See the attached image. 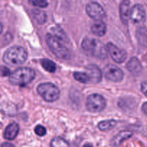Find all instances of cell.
<instances>
[{
  "instance_id": "6da1fadb",
  "label": "cell",
  "mask_w": 147,
  "mask_h": 147,
  "mask_svg": "<svg viewBox=\"0 0 147 147\" xmlns=\"http://www.w3.org/2000/svg\"><path fill=\"white\" fill-rule=\"evenodd\" d=\"M81 46L84 51L91 56L100 59L107 58L109 53L107 46L97 39L86 37L82 41Z\"/></svg>"
},
{
  "instance_id": "7a4b0ae2",
  "label": "cell",
  "mask_w": 147,
  "mask_h": 147,
  "mask_svg": "<svg viewBox=\"0 0 147 147\" xmlns=\"http://www.w3.org/2000/svg\"><path fill=\"white\" fill-rule=\"evenodd\" d=\"M27 59V50L21 46H13L4 52L3 61L11 66L22 64Z\"/></svg>"
},
{
  "instance_id": "3957f363",
  "label": "cell",
  "mask_w": 147,
  "mask_h": 147,
  "mask_svg": "<svg viewBox=\"0 0 147 147\" xmlns=\"http://www.w3.org/2000/svg\"><path fill=\"white\" fill-rule=\"evenodd\" d=\"M35 77V72L30 68H19L9 75L10 83L14 85H25L30 83Z\"/></svg>"
},
{
  "instance_id": "277c9868",
  "label": "cell",
  "mask_w": 147,
  "mask_h": 147,
  "mask_svg": "<svg viewBox=\"0 0 147 147\" xmlns=\"http://www.w3.org/2000/svg\"><path fill=\"white\" fill-rule=\"evenodd\" d=\"M45 41L50 50L57 58L67 59L70 57V52L68 49L61 43L57 36L47 33L45 35Z\"/></svg>"
},
{
  "instance_id": "5b68a950",
  "label": "cell",
  "mask_w": 147,
  "mask_h": 147,
  "mask_svg": "<svg viewBox=\"0 0 147 147\" xmlns=\"http://www.w3.org/2000/svg\"><path fill=\"white\" fill-rule=\"evenodd\" d=\"M39 95L45 101L49 102H55L60 97V89L52 83H42L39 84L37 88Z\"/></svg>"
},
{
  "instance_id": "8992f818",
  "label": "cell",
  "mask_w": 147,
  "mask_h": 147,
  "mask_svg": "<svg viewBox=\"0 0 147 147\" xmlns=\"http://www.w3.org/2000/svg\"><path fill=\"white\" fill-rule=\"evenodd\" d=\"M106 106V100L102 95L92 94L89 95L86 101V108L91 112H99L104 110Z\"/></svg>"
},
{
  "instance_id": "52a82bcc",
  "label": "cell",
  "mask_w": 147,
  "mask_h": 147,
  "mask_svg": "<svg viewBox=\"0 0 147 147\" xmlns=\"http://www.w3.org/2000/svg\"><path fill=\"white\" fill-rule=\"evenodd\" d=\"M103 73L106 79L113 82H121L124 76L123 71L120 68L112 64L107 65L103 70Z\"/></svg>"
},
{
  "instance_id": "ba28073f",
  "label": "cell",
  "mask_w": 147,
  "mask_h": 147,
  "mask_svg": "<svg viewBox=\"0 0 147 147\" xmlns=\"http://www.w3.org/2000/svg\"><path fill=\"white\" fill-rule=\"evenodd\" d=\"M88 15L92 19L99 21L106 16V12L103 7L97 2H90L86 7Z\"/></svg>"
},
{
  "instance_id": "9c48e42d",
  "label": "cell",
  "mask_w": 147,
  "mask_h": 147,
  "mask_svg": "<svg viewBox=\"0 0 147 147\" xmlns=\"http://www.w3.org/2000/svg\"><path fill=\"white\" fill-rule=\"evenodd\" d=\"M129 20L134 24L142 23L146 20V12L142 4H135L132 7Z\"/></svg>"
},
{
  "instance_id": "30bf717a",
  "label": "cell",
  "mask_w": 147,
  "mask_h": 147,
  "mask_svg": "<svg viewBox=\"0 0 147 147\" xmlns=\"http://www.w3.org/2000/svg\"><path fill=\"white\" fill-rule=\"evenodd\" d=\"M107 49L109 54L111 56L112 59L115 62H116V63H121L124 62V61L126 60V56H127L126 52L123 50H122V49L118 48L117 46H115L113 43H108Z\"/></svg>"
},
{
  "instance_id": "8fae6325",
  "label": "cell",
  "mask_w": 147,
  "mask_h": 147,
  "mask_svg": "<svg viewBox=\"0 0 147 147\" xmlns=\"http://www.w3.org/2000/svg\"><path fill=\"white\" fill-rule=\"evenodd\" d=\"M86 73L89 76V84H98L102 79V72L97 66L88 65L86 67Z\"/></svg>"
},
{
  "instance_id": "7c38bea8",
  "label": "cell",
  "mask_w": 147,
  "mask_h": 147,
  "mask_svg": "<svg viewBox=\"0 0 147 147\" xmlns=\"http://www.w3.org/2000/svg\"><path fill=\"white\" fill-rule=\"evenodd\" d=\"M120 17L122 22L124 24H127L130 17V1L129 0H123L120 4L119 7Z\"/></svg>"
},
{
  "instance_id": "4fadbf2b",
  "label": "cell",
  "mask_w": 147,
  "mask_h": 147,
  "mask_svg": "<svg viewBox=\"0 0 147 147\" xmlns=\"http://www.w3.org/2000/svg\"><path fill=\"white\" fill-rule=\"evenodd\" d=\"M20 127L18 124L16 122H11L9 125H7L4 133V137L5 139L13 140L17 137L19 133Z\"/></svg>"
},
{
  "instance_id": "5bb4252c",
  "label": "cell",
  "mask_w": 147,
  "mask_h": 147,
  "mask_svg": "<svg viewBox=\"0 0 147 147\" xmlns=\"http://www.w3.org/2000/svg\"><path fill=\"white\" fill-rule=\"evenodd\" d=\"M90 30H91V32L95 35L101 37V36H103L106 34V31H107V27H106V24L103 22L99 20V21L95 22L91 26Z\"/></svg>"
},
{
  "instance_id": "9a60e30c",
  "label": "cell",
  "mask_w": 147,
  "mask_h": 147,
  "mask_svg": "<svg viewBox=\"0 0 147 147\" xmlns=\"http://www.w3.org/2000/svg\"><path fill=\"white\" fill-rule=\"evenodd\" d=\"M127 69L132 74H138L142 71V66L140 61L136 57H133L129 61L126 65Z\"/></svg>"
},
{
  "instance_id": "2e32d148",
  "label": "cell",
  "mask_w": 147,
  "mask_h": 147,
  "mask_svg": "<svg viewBox=\"0 0 147 147\" xmlns=\"http://www.w3.org/2000/svg\"><path fill=\"white\" fill-rule=\"evenodd\" d=\"M132 135H133V133L131 131H121V132L119 133L117 135L113 137V140H112V144L114 146H119L124 140L129 138L131 136H132Z\"/></svg>"
},
{
  "instance_id": "e0dca14e",
  "label": "cell",
  "mask_w": 147,
  "mask_h": 147,
  "mask_svg": "<svg viewBox=\"0 0 147 147\" xmlns=\"http://www.w3.org/2000/svg\"><path fill=\"white\" fill-rule=\"evenodd\" d=\"M136 37L139 43L147 47V27H142L136 31Z\"/></svg>"
},
{
  "instance_id": "ac0fdd59",
  "label": "cell",
  "mask_w": 147,
  "mask_h": 147,
  "mask_svg": "<svg viewBox=\"0 0 147 147\" xmlns=\"http://www.w3.org/2000/svg\"><path fill=\"white\" fill-rule=\"evenodd\" d=\"M40 63H41V65L43 67V69L45 71H47V72H50V73L55 72L56 65L53 61L47 59H43L40 61Z\"/></svg>"
},
{
  "instance_id": "d6986e66",
  "label": "cell",
  "mask_w": 147,
  "mask_h": 147,
  "mask_svg": "<svg viewBox=\"0 0 147 147\" xmlns=\"http://www.w3.org/2000/svg\"><path fill=\"white\" fill-rule=\"evenodd\" d=\"M117 124V121L115 120H109L101 121L98 123V128L100 131H106L114 128Z\"/></svg>"
},
{
  "instance_id": "ffe728a7",
  "label": "cell",
  "mask_w": 147,
  "mask_h": 147,
  "mask_svg": "<svg viewBox=\"0 0 147 147\" xmlns=\"http://www.w3.org/2000/svg\"><path fill=\"white\" fill-rule=\"evenodd\" d=\"M32 14L34 20L39 24H42L47 21V15H46L45 12H44L43 11L39 10H32Z\"/></svg>"
},
{
  "instance_id": "44dd1931",
  "label": "cell",
  "mask_w": 147,
  "mask_h": 147,
  "mask_svg": "<svg viewBox=\"0 0 147 147\" xmlns=\"http://www.w3.org/2000/svg\"><path fill=\"white\" fill-rule=\"evenodd\" d=\"M50 147H70V144L60 137H56L52 140Z\"/></svg>"
},
{
  "instance_id": "7402d4cb",
  "label": "cell",
  "mask_w": 147,
  "mask_h": 147,
  "mask_svg": "<svg viewBox=\"0 0 147 147\" xmlns=\"http://www.w3.org/2000/svg\"><path fill=\"white\" fill-rule=\"evenodd\" d=\"M73 77L80 83L89 84V81H90L89 80V76L86 72H74Z\"/></svg>"
},
{
  "instance_id": "603a6c76",
  "label": "cell",
  "mask_w": 147,
  "mask_h": 147,
  "mask_svg": "<svg viewBox=\"0 0 147 147\" xmlns=\"http://www.w3.org/2000/svg\"><path fill=\"white\" fill-rule=\"evenodd\" d=\"M29 1L32 5L38 7H42V8L47 7V5H48L47 0H29Z\"/></svg>"
},
{
  "instance_id": "cb8c5ba5",
  "label": "cell",
  "mask_w": 147,
  "mask_h": 147,
  "mask_svg": "<svg viewBox=\"0 0 147 147\" xmlns=\"http://www.w3.org/2000/svg\"><path fill=\"white\" fill-rule=\"evenodd\" d=\"M34 132L37 134V135H40V136H43L46 134V129L45 127H43L42 125H37L34 128Z\"/></svg>"
},
{
  "instance_id": "d4e9b609",
  "label": "cell",
  "mask_w": 147,
  "mask_h": 147,
  "mask_svg": "<svg viewBox=\"0 0 147 147\" xmlns=\"http://www.w3.org/2000/svg\"><path fill=\"white\" fill-rule=\"evenodd\" d=\"M10 71L7 67L4 66H0V76H7L10 75Z\"/></svg>"
},
{
  "instance_id": "484cf974",
  "label": "cell",
  "mask_w": 147,
  "mask_h": 147,
  "mask_svg": "<svg viewBox=\"0 0 147 147\" xmlns=\"http://www.w3.org/2000/svg\"><path fill=\"white\" fill-rule=\"evenodd\" d=\"M141 89H142V92L147 97V81L146 82H144L142 84Z\"/></svg>"
},
{
  "instance_id": "4316f807",
  "label": "cell",
  "mask_w": 147,
  "mask_h": 147,
  "mask_svg": "<svg viewBox=\"0 0 147 147\" xmlns=\"http://www.w3.org/2000/svg\"><path fill=\"white\" fill-rule=\"evenodd\" d=\"M1 147H15L12 144L8 142H4L1 145Z\"/></svg>"
},
{
  "instance_id": "83f0119b",
  "label": "cell",
  "mask_w": 147,
  "mask_h": 147,
  "mask_svg": "<svg viewBox=\"0 0 147 147\" xmlns=\"http://www.w3.org/2000/svg\"><path fill=\"white\" fill-rule=\"evenodd\" d=\"M142 111H143L144 113L147 116V102H145V103L143 104V105H142Z\"/></svg>"
},
{
  "instance_id": "f1b7e54d",
  "label": "cell",
  "mask_w": 147,
  "mask_h": 147,
  "mask_svg": "<svg viewBox=\"0 0 147 147\" xmlns=\"http://www.w3.org/2000/svg\"><path fill=\"white\" fill-rule=\"evenodd\" d=\"M2 31H3V25H2V24L0 22V35L1 34Z\"/></svg>"
},
{
  "instance_id": "f546056e",
  "label": "cell",
  "mask_w": 147,
  "mask_h": 147,
  "mask_svg": "<svg viewBox=\"0 0 147 147\" xmlns=\"http://www.w3.org/2000/svg\"><path fill=\"white\" fill-rule=\"evenodd\" d=\"M83 147H92V146L90 145V144H86Z\"/></svg>"
}]
</instances>
